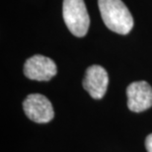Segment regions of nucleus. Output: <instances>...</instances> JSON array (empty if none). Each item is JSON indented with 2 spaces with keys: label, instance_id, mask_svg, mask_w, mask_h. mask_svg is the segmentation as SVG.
Here are the masks:
<instances>
[{
  "label": "nucleus",
  "instance_id": "obj_1",
  "mask_svg": "<svg viewBox=\"0 0 152 152\" xmlns=\"http://www.w3.org/2000/svg\"><path fill=\"white\" fill-rule=\"evenodd\" d=\"M99 10L107 28L120 35H127L133 27V18L121 0H98Z\"/></svg>",
  "mask_w": 152,
  "mask_h": 152
},
{
  "label": "nucleus",
  "instance_id": "obj_2",
  "mask_svg": "<svg viewBox=\"0 0 152 152\" xmlns=\"http://www.w3.org/2000/svg\"><path fill=\"white\" fill-rule=\"evenodd\" d=\"M62 16L66 27L75 37L81 38L87 34L90 18L84 0H63Z\"/></svg>",
  "mask_w": 152,
  "mask_h": 152
},
{
  "label": "nucleus",
  "instance_id": "obj_3",
  "mask_svg": "<svg viewBox=\"0 0 152 152\" xmlns=\"http://www.w3.org/2000/svg\"><path fill=\"white\" fill-rule=\"evenodd\" d=\"M23 109L30 120L38 124H45L54 117L53 105L42 94H30L23 102Z\"/></svg>",
  "mask_w": 152,
  "mask_h": 152
},
{
  "label": "nucleus",
  "instance_id": "obj_4",
  "mask_svg": "<svg viewBox=\"0 0 152 152\" xmlns=\"http://www.w3.org/2000/svg\"><path fill=\"white\" fill-rule=\"evenodd\" d=\"M56 72L57 68L53 60L41 54L33 56L24 64V74L31 80L48 81L56 76Z\"/></svg>",
  "mask_w": 152,
  "mask_h": 152
},
{
  "label": "nucleus",
  "instance_id": "obj_5",
  "mask_svg": "<svg viewBox=\"0 0 152 152\" xmlns=\"http://www.w3.org/2000/svg\"><path fill=\"white\" fill-rule=\"evenodd\" d=\"M127 108L134 113L146 111L152 107V87L146 81L132 82L126 88Z\"/></svg>",
  "mask_w": 152,
  "mask_h": 152
},
{
  "label": "nucleus",
  "instance_id": "obj_6",
  "mask_svg": "<svg viewBox=\"0 0 152 152\" xmlns=\"http://www.w3.org/2000/svg\"><path fill=\"white\" fill-rule=\"evenodd\" d=\"M108 84V72L103 66L91 65L86 69L82 85L93 99H102L107 92Z\"/></svg>",
  "mask_w": 152,
  "mask_h": 152
},
{
  "label": "nucleus",
  "instance_id": "obj_7",
  "mask_svg": "<svg viewBox=\"0 0 152 152\" xmlns=\"http://www.w3.org/2000/svg\"><path fill=\"white\" fill-rule=\"evenodd\" d=\"M145 148H146L147 152H152V133L147 135L146 139H145Z\"/></svg>",
  "mask_w": 152,
  "mask_h": 152
}]
</instances>
